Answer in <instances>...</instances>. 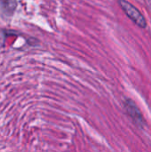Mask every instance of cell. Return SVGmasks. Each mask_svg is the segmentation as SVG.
Here are the masks:
<instances>
[{
    "mask_svg": "<svg viewBox=\"0 0 151 152\" xmlns=\"http://www.w3.org/2000/svg\"><path fill=\"white\" fill-rule=\"evenodd\" d=\"M119 5L125 12V13L140 28H145L147 27V20L142 13L131 3L126 0H117Z\"/></svg>",
    "mask_w": 151,
    "mask_h": 152,
    "instance_id": "obj_1",
    "label": "cell"
},
{
    "mask_svg": "<svg viewBox=\"0 0 151 152\" xmlns=\"http://www.w3.org/2000/svg\"><path fill=\"white\" fill-rule=\"evenodd\" d=\"M125 108L127 114L131 117V118L134 121V123L142 127L144 124V120L140 110L135 105V103L132 100H126L125 102Z\"/></svg>",
    "mask_w": 151,
    "mask_h": 152,
    "instance_id": "obj_2",
    "label": "cell"
},
{
    "mask_svg": "<svg viewBox=\"0 0 151 152\" xmlns=\"http://www.w3.org/2000/svg\"><path fill=\"white\" fill-rule=\"evenodd\" d=\"M0 6L5 14L11 15L13 13L17 6V3L16 0H0Z\"/></svg>",
    "mask_w": 151,
    "mask_h": 152,
    "instance_id": "obj_3",
    "label": "cell"
}]
</instances>
